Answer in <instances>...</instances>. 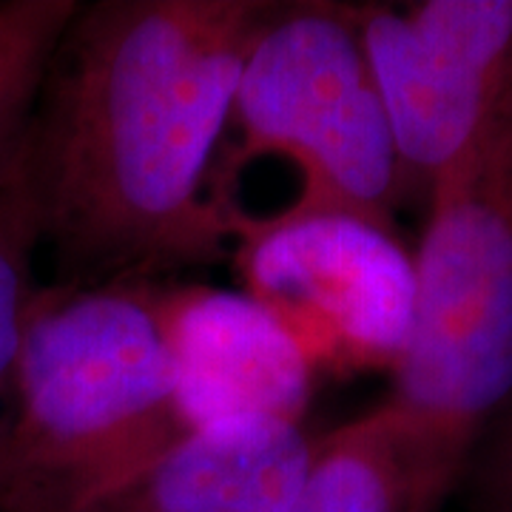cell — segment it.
Segmentation results:
<instances>
[{
	"label": "cell",
	"mask_w": 512,
	"mask_h": 512,
	"mask_svg": "<svg viewBox=\"0 0 512 512\" xmlns=\"http://www.w3.org/2000/svg\"><path fill=\"white\" fill-rule=\"evenodd\" d=\"M194 433L154 285H40L0 436V512H77Z\"/></svg>",
	"instance_id": "7a4b0ae2"
},
{
	"label": "cell",
	"mask_w": 512,
	"mask_h": 512,
	"mask_svg": "<svg viewBox=\"0 0 512 512\" xmlns=\"http://www.w3.org/2000/svg\"><path fill=\"white\" fill-rule=\"evenodd\" d=\"M40 234L29 188L20 171L0 188V436L6 424L9 376L18 356L20 333L37 288Z\"/></svg>",
	"instance_id": "8fae6325"
},
{
	"label": "cell",
	"mask_w": 512,
	"mask_h": 512,
	"mask_svg": "<svg viewBox=\"0 0 512 512\" xmlns=\"http://www.w3.org/2000/svg\"><path fill=\"white\" fill-rule=\"evenodd\" d=\"M348 6L407 188L430 191L512 97V0Z\"/></svg>",
	"instance_id": "8992f818"
},
{
	"label": "cell",
	"mask_w": 512,
	"mask_h": 512,
	"mask_svg": "<svg viewBox=\"0 0 512 512\" xmlns=\"http://www.w3.org/2000/svg\"><path fill=\"white\" fill-rule=\"evenodd\" d=\"M157 311L191 430L225 421H302L316 373L291 333L251 296L157 288Z\"/></svg>",
	"instance_id": "52a82bcc"
},
{
	"label": "cell",
	"mask_w": 512,
	"mask_h": 512,
	"mask_svg": "<svg viewBox=\"0 0 512 512\" xmlns=\"http://www.w3.org/2000/svg\"><path fill=\"white\" fill-rule=\"evenodd\" d=\"M268 0L80 3L20 154L63 288L154 285L234 254L214 200L239 69Z\"/></svg>",
	"instance_id": "6da1fadb"
},
{
	"label": "cell",
	"mask_w": 512,
	"mask_h": 512,
	"mask_svg": "<svg viewBox=\"0 0 512 512\" xmlns=\"http://www.w3.org/2000/svg\"><path fill=\"white\" fill-rule=\"evenodd\" d=\"M77 0L0 3V188L15 177L37 94Z\"/></svg>",
	"instance_id": "30bf717a"
},
{
	"label": "cell",
	"mask_w": 512,
	"mask_h": 512,
	"mask_svg": "<svg viewBox=\"0 0 512 512\" xmlns=\"http://www.w3.org/2000/svg\"><path fill=\"white\" fill-rule=\"evenodd\" d=\"M311 453L302 424H211L77 512H293Z\"/></svg>",
	"instance_id": "ba28073f"
},
{
	"label": "cell",
	"mask_w": 512,
	"mask_h": 512,
	"mask_svg": "<svg viewBox=\"0 0 512 512\" xmlns=\"http://www.w3.org/2000/svg\"><path fill=\"white\" fill-rule=\"evenodd\" d=\"M268 165L288 171V220L350 214L396 234L407 180L348 3H271L256 29L214 163L217 211Z\"/></svg>",
	"instance_id": "277c9868"
},
{
	"label": "cell",
	"mask_w": 512,
	"mask_h": 512,
	"mask_svg": "<svg viewBox=\"0 0 512 512\" xmlns=\"http://www.w3.org/2000/svg\"><path fill=\"white\" fill-rule=\"evenodd\" d=\"M293 512H419L404 436L387 404L313 441Z\"/></svg>",
	"instance_id": "9c48e42d"
},
{
	"label": "cell",
	"mask_w": 512,
	"mask_h": 512,
	"mask_svg": "<svg viewBox=\"0 0 512 512\" xmlns=\"http://www.w3.org/2000/svg\"><path fill=\"white\" fill-rule=\"evenodd\" d=\"M416 296L387 407L419 512H441L512 396V97L430 185Z\"/></svg>",
	"instance_id": "3957f363"
},
{
	"label": "cell",
	"mask_w": 512,
	"mask_h": 512,
	"mask_svg": "<svg viewBox=\"0 0 512 512\" xmlns=\"http://www.w3.org/2000/svg\"><path fill=\"white\" fill-rule=\"evenodd\" d=\"M476 512H512V407L473 453Z\"/></svg>",
	"instance_id": "7c38bea8"
},
{
	"label": "cell",
	"mask_w": 512,
	"mask_h": 512,
	"mask_svg": "<svg viewBox=\"0 0 512 512\" xmlns=\"http://www.w3.org/2000/svg\"><path fill=\"white\" fill-rule=\"evenodd\" d=\"M231 259L242 293L291 333L313 373L396 367L416 296L396 234L350 214H305L245 237Z\"/></svg>",
	"instance_id": "5b68a950"
}]
</instances>
